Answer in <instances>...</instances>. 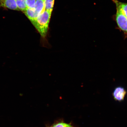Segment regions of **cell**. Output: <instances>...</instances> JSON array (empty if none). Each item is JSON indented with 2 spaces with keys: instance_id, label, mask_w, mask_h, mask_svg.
<instances>
[{
  "instance_id": "1",
  "label": "cell",
  "mask_w": 127,
  "mask_h": 127,
  "mask_svg": "<svg viewBox=\"0 0 127 127\" xmlns=\"http://www.w3.org/2000/svg\"><path fill=\"white\" fill-rule=\"evenodd\" d=\"M52 12L45 10L38 17L32 24L41 36V45L43 47L49 49L51 47L47 36Z\"/></svg>"
},
{
  "instance_id": "2",
  "label": "cell",
  "mask_w": 127,
  "mask_h": 127,
  "mask_svg": "<svg viewBox=\"0 0 127 127\" xmlns=\"http://www.w3.org/2000/svg\"><path fill=\"white\" fill-rule=\"evenodd\" d=\"M115 19L116 22L120 31L124 33L125 38H127V18L120 9L116 8Z\"/></svg>"
},
{
  "instance_id": "3",
  "label": "cell",
  "mask_w": 127,
  "mask_h": 127,
  "mask_svg": "<svg viewBox=\"0 0 127 127\" xmlns=\"http://www.w3.org/2000/svg\"><path fill=\"white\" fill-rule=\"evenodd\" d=\"M127 92L124 87L119 86L116 87L112 93L114 99L116 101L122 102L124 100Z\"/></svg>"
},
{
  "instance_id": "4",
  "label": "cell",
  "mask_w": 127,
  "mask_h": 127,
  "mask_svg": "<svg viewBox=\"0 0 127 127\" xmlns=\"http://www.w3.org/2000/svg\"><path fill=\"white\" fill-rule=\"evenodd\" d=\"M0 5L3 7L12 10L20 11L17 6L16 0H0Z\"/></svg>"
},
{
  "instance_id": "5",
  "label": "cell",
  "mask_w": 127,
  "mask_h": 127,
  "mask_svg": "<svg viewBox=\"0 0 127 127\" xmlns=\"http://www.w3.org/2000/svg\"><path fill=\"white\" fill-rule=\"evenodd\" d=\"M33 9L38 17L45 10L44 0H36L35 6Z\"/></svg>"
},
{
  "instance_id": "6",
  "label": "cell",
  "mask_w": 127,
  "mask_h": 127,
  "mask_svg": "<svg viewBox=\"0 0 127 127\" xmlns=\"http://www.w3.org/2000/svg\"><path fill=\"white\" fill-rule=\"evenodd\" d=\"M115 4L116 8L120 9L127 18V3L121 2L118 0H112Z\"/></svg>"
},
{
  "instance_id": "7",
  "label": "cell",
  "mask_w": 127,
  "mask_h": 127,
  "mask_svg": "<svg viewBox=\"0 0 127 127\" xmlns=\"http://www.w3.org/2000/svg\"><path fill=\"white\" fill-rule=\"evenodd\" d=\"M44 3L45 10L52 12L55 0H44Z\"/></svg>"
},
{
  "instance_id": "8",
  "label": "cell",
  "mask_w": 127,
  "mask_h": 127,
  "mask_svg": "<svg viewBox=\"0 0 127 127\" xmlns=\"http://www.w3.org/2000/svg\"><path fill=\"white\" fill-rule=\"evenodd\" d=\"M16 1L17 7L20 11L24 12L27 9L26 3V0H16Z\"/></svg>"
},
{
  "instance_id": "9",
  "label": "cell",
  "mask_w": 127,
  "mask_h": 127,
  "mask_svg": "<svg viewBox=\"0 0 127 127\" xmlns=\"http://www.w3.org/2000/svg\"><path fill=\"white\" fill-rule=\"evenodd\" d=\"M36 0H26L27 8L34 9L35 6Z\"/></svg>"
},
{
  "instance_id": "10",
  "label": "cell",
  "mask_w": 127,
  "mask_h": 127,
  "mask_svg": "<svg viewBox=\"0 0 127 127\" xmlns=\"http://www.w3.org/2000/svg\"><path fill=\"white\" fill-rule=\"evenodd\" d=\"M52 127H73L69 124L63 122L57 123L54 125Z\"/></svg>"
}]
</instances>
